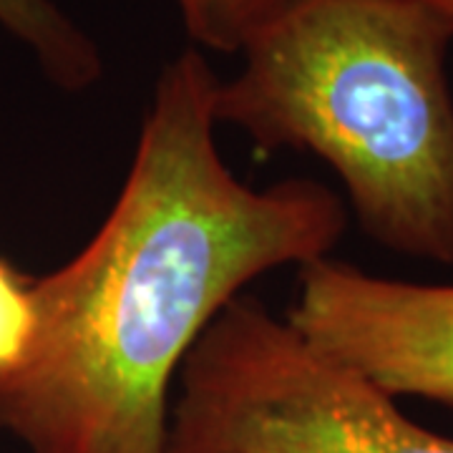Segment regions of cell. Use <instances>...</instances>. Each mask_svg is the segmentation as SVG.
Listing matches in <instances>:
<instances>
[{
  "instance_id": "cell-8",
  "label": "cell",
  "mask_w": 453,
  "mask_h": 453,
  "mask_svg": "<svg viewBox=\"0 0 453 453\" xmlns=\"http://www.w3.org/2000/svg\"><path fill=\"white\" fill-rule=\"evenodd\" d=\"M431 3H434V5H438V8H441V11H443V13H446V16L453 20V0H431Z\"/></svg>"
},
{
  "instance_id": "cell-3",
  "label": "cell",
  "mask_w": 453,
  "mask_h": 453,
  "mask_svg": "<svg viewBox=\"0 0 453 453\" xmlns=\"http://www.w3.org/2000/svg\"><path fill=\"white\" fill-rule=\"evenodd\" d=\"M166 453H453V438L240 295L181 365Z\"/></svg>"
},
{
  "instance_id": "cell-2",
  "label": "cell",
  "mask_w": 453,
  "mask_h": 453,
  "mask_svg": "<svg viewBox=\"0 0 453 453\" xmlns=\"http://www.w3.org/2000/svg\"><path fill=\"white\" fill-rule=\"evenodd\" d=\"M451 41L431 0H305L217 83V124L320 157L371 240L453 265Z\"/></svg>"
},
{
  "instance_id": "cell-1",
  "label": "cell",
  "mask_w": 453,
  "mask_h": 453,
  "mask_svg": "<svg viewBox=\"0 0 453 453\" xmlns=\"http://www.w3.org/2000/svg\"><path fill=\"white\" fill-rule=\"evenodd\" d=\"M217 83L196 49L164 65L111 211L35 280L31 356L0 378V431L33 453H166L169 390L207 327L244 285L327 257L345 232L323 184L255 189L232 174Z\"/></svg>"
},
{
  "instance_id": "cell-6",
  "label": "cell",
  "mask_w": 453,
  "mask_h": 453,
  "mask_svg": "<svg viewBox=\"0 0 453 453\" xmlns=\"http://www.w3.org/2000/svg\"><path fill=\"white\" fill-rule=\"evenodd\" d=\"M305 0H177L184 26L199 46L242 53L244 46Z\"/></svg>"
},
{
  "instance_id": "cell-5",
  "label": "cell",
  "mask_w": 453,
  "mask_h": 453,
  "mask_svg": "<svg viewBox=\"0 0 453 453\" xmlns=\"http://www.w3.org/2000/svg\"><path fill=\"white\" fill-rule=\"evenodd\" d=\"M0 28L33 50L58 88L83 91L101 79L96 43L53 0H0Z\"/></svg>"
},
{
  "instance_id": "cell-4",
  "label": "cell",
  "mask_w": 453,
  "mask_h": 453,
  "mask_svg": "<svg viewBox=\"0 0 453 453\" xmlns=\"http://www.w3.org/2000/svg\"><path fill=\"white\" fill-rule=\"evenodd\" d=\"M288 323L327 360L390 398L453 408V285L363 273L338 259L300 267Z\"/></svg>"
},
{
  "instance_id": "cell-7",
  "label": "cell",
  "mask_w": 453,
  "mask_h": 453,
  "mask_svg": "<svg viewBox=\"0 0 453 453\" xmlns=\"http://www.w3.org/2000/svg\"><path fill=\"white\" fill-rule=\"evenodd\" d=\"M38 330L35 280L20 275L0 257V378H8L28 360Z\"/></svg>"
}]
</instances>
